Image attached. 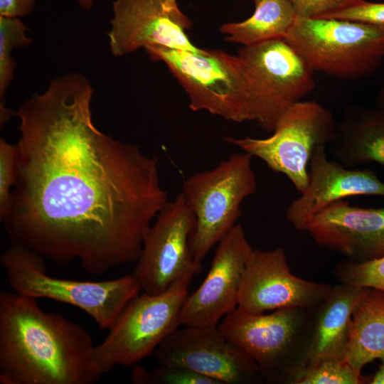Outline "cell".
<instances>
[{
	"label": "cell",
	"instance_id": "cell-1",
	"mask_svg": "<svg viewBox=\"0 0 384 384\" xmlns=\"http://www.w3.org/2000/svg\"><path fill=\"white\" fill-rule=\"evenodd\" d=\"M92 93L87 78L70 73L14 112L20 120L17 179L3 223L13 244L58 265L78 260L100 275L137 262L169 201L158 158L95 127Z\"/></svg>",
	"mask_w": 384,
	"mask_h": 384
},
{
	"label": "cell",
	"instance_id": "cell-2",
	"mask_svg": "<svg viewBox=\"0 0 384 384\" xmlns=\"http://www.w3.org/2000/svg\"><path fill=\"white\" fill-rule=\"evenodd\" d=\"M37 299L0 292L1 384H92L100 379L89 332Z\"/></svg>",
	"mask_w": 384,
	"mask_h": 384
},
{
	"label": "cell",
	"instance_id": "cell-3",
	"mask_svg": "<svg viewBox=\"0 0 384 384\" xmlns=\"http://www.w3.org/2000/svg\"><path fill=\"white\" fill-rule=\"evenodd\" d=\"M45 260L33 250L16 244L0 257L6 280L14 292L78 307L101 329H109L127 303L142 292L132 273L105 281L58 278L47 272Z\"/></svg>",
	"mask_w": 384,
	"mask_h": 384
},
{
	"label": "cell",
	"instance_id": "cell-4",
	"mask_svg": "<svg viewBox=\"0 0 384 384\" xmlns=\"http://www.w3.org/2000/svg\"><path fill=\"white\" fill-rule=\"evenodd\" d=\"M252 156L234 153L213 169L196 172L180 191L193 212L196 224L190 245L195 262L202 261L213 247L237 224L240 206L257 189Z\"/></svg>",
	"mask_w": 384,
	"mask_h": 384
},
{
	"label": "cell",
	"instance_id": "cell-5",
	"mask_svg": "<svg viewBox=\"0 0 384 384\" xmlns=\"http://www.w3.org/2000/svg\"><path fill=\"white\" fill-rule=\"evenodd\" d=\"M284 39L314 71L343 80L370 76L384 58V26L363 22L297 18Z\"/></svg>",
	"mask_w": 384,
	"mask_h": 384
},
{
	"label": "cell",
	"instance_id": "cell-6",
	"mask_svg": "<svg viewBox=\"0 0 384 384\" xmlns=\"http://www.w3.org/2000/svg\"><path fill=\"white\" fill-rule=\"evenodd\" d=\"M164 62L188 94L193 111H207L235 122L250 121L248 86L238 56L222 50L191 52L161 46L145 49Z\"/></svg>",
	"mask_w": 384,
	"mask_h": 384
},
{
	"label": "cell",
	"instance_id": "cell-7",
	"mask_svg": "<svg viewBox=\"0 0 384 384\" xmlns=\"http://www.w3.org/2000/svg\"><path fill=\"white\" fill-rule=\"evenodd\" d=\"M193 277H182L159 294L139 293L127 303L106 338L95 346L93 361L102 375L117 366L137 364L181 326Z\"/></svg>",
	"mask_w": 384,
	"mask_h": 384
},
{
	"label": "cell",
	"instance_id": "cell-8",
	"mask_svg": "<svg viewBox=\"0 0 384 384\" xmlns=\"http://www.w3.org/2000/svg\"><path fill=\"white\" fill-rule=\"evenodd\" d=\"M312 309L282 308L265 314L237 306L218 326L256 362L265 380L286 383L306 364Z\"/></svg>",
	"mask_w": 384,
	"mask_h": 384
},
{
	"label": "cell",
	"instance_id": "cell-9",
	"mask_svg": "<svg viewBox=\"0 0 384 384\" xmlns=\"http://www.w3.org/2000/svg\"><path fill=\"white\" fill-rule=\"evenodd\" d=\"M248 86L251 122L273 132L315 86L314 70L284 38L242 46L237 54Z\"/></svg>",
	"mask_w": 384,
	"mask_h": 384
},
{
	"label": "cell",
	"instance_id": "cell-10",
	"mask_svg": "<svg viewBox=\"0 0 384 384\" xmlns=\"http://www.w3.org/2000/svg\"><path fill=\"white\" fill-rule=\"evenodd\" d=\"M336 124L328 109L316 102L302 100L284 114L269 137L225 139L262 160L271 170L285 175L302 193L309 184L312 154L316 147L330 144Z\"/></svg>",
	"mask_w": 384,
	"mask_h": 384
},
{
	"label": "cell",
	"instance_id": "cell-11",
	"mask_svg": "<svg viewBox=\"0 0 384 384\" xmlns=\"http://www.w3.org/2000/svg\"><path fill=\"white\" fill-rule=\"evenodd\" d=\"M195 224L181 192L158 213L145 235L132 272L143 292L161 293L179 278L201 272L190 245Z\"/></svg>",
	"mask_w": 384,
	"mask_h": 384
},
{
	"label": "cell",
	"instance_id": "cell-12",
	"mask_svg": "<svg viewBox=\"0 0 384 384\" xmlns=\"http://www.w3.org/2000/svg\"><path fill=\"white\" fill-rule=\"evenodd\" d=\"M158 364L181 367L220 384L260 383L256 362L215 326L178 328L154 352Z\"/></svg>",
	"mask_w": 384,
	"mask_h": 384
},
{
	"label": "cell",
	"instance_id": "cell-13",
	"mask_svg": "<svg viewBox=\"0 0 384 384\" xmlns=\"http://www.w3.org/2000/svg\"><path fill=\"white\" fill-rule=\"evenodd\" d=\"M112 10L107 34L116 57L151 46L195 53L202 50L186 34L192 23L177 0H116Z\"/></svg>",
	"mask_w": 384,
	"mask_h": 384
},
{
	"label": "cell",
	"instance_id": "cell-14",
	"mask_svg": "<svg viewBox=\"0 0 384 384\" xmlns=\"http://www.w3.org/2000/svg\"><path fill=\"white\" fill-rule=\"evenodd\" d=\"M331 287L294 275L282 247L253 249L244 270L238 306L254 314L289 307L311 309Z\"/></svg>",
	"mask_w": 384,
	"mask_h": 384
},
{
	"label": "cell",
	"instance_id": "cell-15",
	"mask_svg": "<svg viewBox=\"0 0 384 384\" xmlns=\"http://www.w3.org/2000/svg\"><path fill=\"white\" fill-rule=\"evenodd\" d=\"M252 250L242 226L237 223L218 242L202 284L187 297L181 313V326H218L238 306L244 270Z\"/></svg>",
	"mask_w": 384,
	"mask_h": 384
},
{
	"label": "cell",
	"instance_id": "cell-16",
	"mask_svg": "<svg viewBox=\"0 0 384 384\" xmlns=\"http://www.w3.org/2000/svg\"><path fill=\"white\" fill-rule=\"evenodd\" d=\"M304 230L319 245L353 262L384 257V208L351 206L340 200L316 214Z\"/></svg>",
	"mask_w": 384,
	"mask_h": 384
},
{
	"label": "cell",
	"instance_id": "cell-17",
	"mask_svg": "<svg viewBox=\"0 0 384 384\" xmlns=\"http://www.w3.org/2000/svg\"><path fill=\"white\" fill-rule=\"evenodd\" d=\"M384 197V183L369 169H351L330 161L326 146L314 151L309 168V184L301 196L289 204L286 218L298 230L331 203L354 196Z\"/></svg>",
	"mask_w": 384,
	"mask_h": 384
},
{
	"label": "cell",
	"instance_id": "cell-18",
	"mask_svg": "<svg viewBox=\"0 0 384 384\" xmlns=\"http://www.w3.org/2000/svg\"><path fill=\"white\" fill-rule=\"evenodd\" d=\"M363 287L342 284L312 309L306 349V364L324 357L344 359L351 316Z\"/></svg>",
	"mask_w": 384,
	"mask_h": 384
},
{
	"label": "cell",
	"instance_id": "cell-19",
	"mask_svg": "<svg viewBox=\"0 0 384 384\" xmlns=\"http://www.w3.org/2000/svg\"><path fill=\"white\" fill-rule=\"evenodd\" d=\"M329 145L332 156L346 167L384 166V116L377 109L348 107Z\"/></svg>",
	"mask_w": 384,
	"mask_h": 384
},
{
	"label": "cell",
	"instance_id": "cell-20",
	"mask_svg": "<svg viewBox=\"0 0 384 384\" xmlns=\"http://www.w3.org/2000/svg\"><path fill=\"white\" fill-rule=\"evenodd\" d=\"M384 357V291L363 287L353 311L344 360L356 370Z\"/></svg>",
	"mask_w": 384,
	"mask_h": 384
},
{
	"label": "cell",
	"instance_id": "cell-21",
	"mask_svg": "<svg viewBox=\"0 0 384 384\" xmlns=\"http://www.w3.org/2000/svg\"><path fill=\"white\" fill-rule=\"evenodd\" d=\"M289 0H262L248 18L227 23L220 27L225 39L242 46L284 38L296 21Z\"/></svg>",
	"mask_w": 384,
	"mask_h": 384
},
{
	"label": "cell",
	"instance_id": "cell-22",
	"mask_svg": "<svg viewBox=\"0 0 384 384\" xmlns=\"http://www.w3.org/2000/svg\"><path fill=\"white\" fill-rule=\"evenodd\" d=\"M371 377H363L343 358L324 357L299 368L287 378L293 384L369 383Z\"/></svg>",
	"mask_w": 384,
	"mask_h": 384
},
{
	"label": "cell",
	"instance_id": "cell-23",
	"mask_svg": "<svg viewBox=\"0 0 384 384\" xmlns=\"http://www.w3.org/2000/svg\"><path fill=\"white\" fill-rule=\"evenodd\" d=\"M28 28L18 18L0 16V122L4 125L14 112L4 103L6 90L10 84L16 67L11 57L14 48L28 46L32 39L28 38Z\"/></svg>",
	"mask_w": 384,
	"mask_h": 384
},
{
	"label": "cell",
	"instance_id": "cell-24",
	"mask_svg": "<svg viewBox=\"0 0 384 384\" xmlns=\"http://www.w3.org/2000/svg\"><path fill=\"white\" fill-rule=\"evenodd\" d=\"M131 380L136 384H220L214 379L181 367L159 364L151 370L134 365Z\"/></svg>",
	"mask_w": 384,
	"mask_h": 384
},
{
	"label": "cell",
	"instance_id": "cell-25",
	"mask_svg": "<svg viewBox=\"0 0 384 384\" xmlns=\"http://www.w3.org/2000/svg\"><path fill=\"white\" fill-rule=\"evenodd\" d=\"M334 272L342 284L384 291V257L362 262H343Z\"/></svg>",
	"mask_w": 384,
	"mask_h": 384
},
{
	"label": "cell",
	"instance_id": "cell-26",
	"mask_svg": "<svg viewBox=\"0 0 384 384\" xmlns=\"http://www.w3.org/2000/svg\"><path fill=\"white\" fill-rule=\"evenodd\" d=\"M18 151L5 139L0 140V220L9 215L12 206L13 186L17 179Z\"/></svg>",
	"mask_w": 384,
	"mask_h": 384
},
{
	"label": "cell",
	"instance_id": "cell-27",
	"mask_svg": "<svg viewBox=\"0 0 384 384\" xmlns=\"http://www.w3.org/2000/svg\"><path fill=\"white\" fill-rule=\"evenodd\" d=\"M358 0H289L297 18H321L347 8Z\"/></svg>",
	"mask_w": 384,
	"mask_h": 384
},
{
	"label": "cell",
	"instance_id": "cell-28",
	"mask_svg": "<svg viewBox=\"0 0 384 384\" xmlns=\"http://www.w3.org/2000/svg\"><path fill=\"white\" fill-rule=\"evenodd\" d=\"M327 18L345 19L384 26V3L358 0Z\"/></svg>",
	"mask_w": 384,
	"mask_h": 384
},
{
	"label": "cell",
	"instance_id": "cell-29",
	"mask_svg": "<svg viewBox=\"0 0 384 384\" xmlns=\"http://www.w3.org/2000/svg\"><path fill=\"white\" fill-rule=\"evenodd\" d=\"M35 4V0H0V16H26L31 13Z\"/></svg>",
	"mask_w": 384,
	"mask_h": 384
},
{
	"label": "cell",
	"instance_id": "cell-30",
	"mask_svg": "<svg viewBox=\"0 0 384 384\" xmlns=\"http://www.w3.org/2000/svg\"><path fill=\"white\" fill-rule=\"evenodd\" d=\"M380 361V365L377 372L371 377L370 384H384V357Z\"/></svg>",
	"mask_w": 384,
	"mask_h": 384
},
{
	"label": "cell",
	"instance_id": "cell-31",
	"mask_svg": "<svg viewBox=\"0 0 384 384\" xmlns=\"http://www.w3.org/2000/svg\"><path fill=\"white\" fill-rule=\"evenodd\" d=\"M375 104L377 110L384 116V87L380 90L376 97Z\"/></svg>",
	"mask_w": 384,
	"mask_h": 384
},
{
	"label": "cell",
	"instance_id": "cell-32",
	"mask_svg": "<svg viewBox=\"0 0 384 384\" xmlns=\"http://www.w3.org/2000/svg\"><path fill=\"white\" fill-rule=\"evenodd\" d=\"M80 6L85 10H90L94 3V0H76Z\"/></svg>",
	"mask_w": 384,
	"mask_h": 384
},
{
	"label": "cell",
	"instance_id": "cell-33",
	"mask_svg": "<svg viewBox=\"0 0 384 384\" xmlns=\"http://www.w3.org/2000/svg\"><path fill=\"white\" fill-rule=\"evenodd\" d=\"M262 0H253L255 5H257L258 3H260Z\"/></svg>",
	"mask_w": 384,
	"mask_h": 384
}]
</instances>
